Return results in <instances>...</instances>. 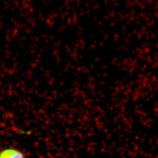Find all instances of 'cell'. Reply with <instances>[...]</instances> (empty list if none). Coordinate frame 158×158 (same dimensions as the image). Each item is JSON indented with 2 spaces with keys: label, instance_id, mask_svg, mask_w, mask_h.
<instances>
[{
  "label": "cell",
  "instance_id": "obj_1",
  "mask_svg": "<svg viewBox=\"0 0 158 158\" xmlns=\"http://www.w3.org/2000/svg\"><path fill=\"white\" fill-rule=\"evenodd\" d=\"M0 158H25L23 153L19 150L13 148H8L0 152Z\"/></svg>",
  "mask_w": 158,
  "mask_h": 158
}]
</instances>
